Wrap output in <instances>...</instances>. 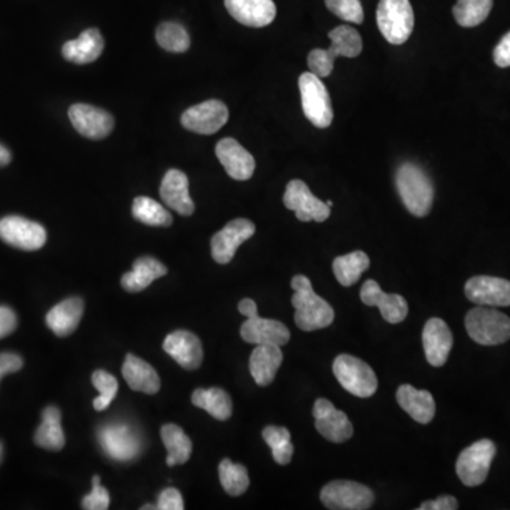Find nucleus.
I'll list each match as a JSON object with an SVG mask.
<instances>
[{
    "instance_id": "nucleus-31",
    "label": "nucleus",
    "mask_w": 510,
    "mask_h": 510,
    "mask_svg": "<svg viewBox=\"0 0 510 510\" xmlns=\"http://www.w3.org/2000/svg\"><path fill=\"white\" fill-rule=\"evenodd\" d=\"M34 442L49 451L64 448L65 437L62 428V413L57 407H47L43 411L42 424L34 434Z\"/></svg>"
},
{
    "instance_id": "nucleus-44",
    "label": "nucleus",
    "mask_w": 510,
    "mask_h": 510,
    "mask_svg": "<svg viewBox=\"0 0 510 510\" xmlns=\"http://www.w3.org/2000/svg\"><path fill=\"white\" fill-rule=\"evenodd\" d=\"M24 368V359L19 354L5 351L0 353V380L5 374L16 373Z\"/></svg>"
},
{
    "instance_id": "nucleus-29",
    "label": "nucleus",
    "mask_w": 510,
    "mask_h": 510,
    "mask_svg": "<svg viewBox=\"0 0 510 510\" xmlns=\"http://www.w3.org/2000/svg\"><path fill=\"white\" fill-rule=\"evenodd\" d=\"M122 374L132 390L147 394H157L160 390V379L157 370L134 354H128L125 359Z\"/></svg>"
},
{
    "instance_id": "nucleus-45",
    "label": "nucleus",
    "mask_w": 510,
    "mask_h": 510,
    "mask_svg": "<svg viewBox=\"0 0 510 510\" xmlns=\"http://www.w3.org/2000/svg\"><path fill=\"white\" fill-rule=\"evenodd\" d=\"M17 326V316L9 306H0V339L14 333Z\"/></svg>"
},
{
    "instance_id": "nucleus-43",
    "label": "nucleus",
    "mask_w": 510,
    "mask_h": 510,
    "mask_svg": "<svg viewBox=\"0 0 510 510\" xmlns=\"http://www.w3.org/2000/svg\"><path fill=\"white\" fill-rule=\"evenodd\" d=\"M158 509L159 510H183L182 494L175 487H168L160 494L159 501H158Z\"/></svg>"
},
{
    "instance_id": "nucleus-20",
    "label": "nucleus",
    "mask_w": 510,
    "mask_h": 510,
    "mask_svg": "<svg viewBox=\"0 0 510 510\" xmlns=\"http://www.w3.org/2000/svg\"><path fill=\"white\" fill-rule=\"evenodd\" d=\"M454 345L451 329L442 319L431 318L427 321L423 331V346L427 361L434 368H441L448 361L449 351Z\"/></svg>"
},
{
    "instance_id": "nucleus-47",
    "label": "nucleus",
    "mask_w": 510,
    "mask_h": 510,
    "mask_svg": "<svg viewBox=\"0 0 510 510\" xmlns=\"http://www.w3.org/2000/svg\"><path fill=\"white\" fill-rule=\"evenodd\" d=\"M419 510H456L458 509V501L456 497L449 496H439L436 501L424 502V504L419 505L417 507Z\"/></svg>"
},
{
    "instance_id": "nucleus-19",
    "label": "nucleus",
    "mask_w": 510,
    "mask_h": 510,
    "mask_svg": "<svg viewBox=\"0 0 510 510\" xmlns=\"http://www.w3.org/2000/svg\"><path fill=\"white\" fill-rule=\"evenodd\" d=\"M361 299L364 305L377 306L381 316L389 323H400L409 315L406 299L399 293H386L374 280L366 281L361 286Z\"/></svg>"
},
{
    "instance_id": "nucleus-32",
    "label": "nucleus",
    "mask_w": 510,
    "mask_h": 510,
    "mask_svg": "<svg viewBox=\"0 0 510 510\" xmlns=\"http://www.w3.org/2000/svg\"><path fill=\"white\" fill-rule=\"evenodd\" d=\"M163 444L168 449V458L166 464L169 467L182 465L188 462L192 456V441L186 436L185 431L176 424H166L160 429Z\"/></svg>"
},
{
    "instance_id": "nucleus-3",
    "label": "nucleus",
    "mask_w": 510,
    "mask_h": 510,
    "mask_svg": "<svg viewBox=\"0 0 510 510\" xmlns=\"http://www.w3.org/2000/svg\"><path fill=\"white\" fill-rule=\"evenodd\" d=\"M396 185L407 210L417 217H426L434 200V188L426 172L413 163H404L397 170Z\"/></svg>"
},
{
    "instance_id": "nucleus-15",
    "label": "nucleus",
    "mask_w": 510,
    "mask_h": 510,
    "mask_svg": "<svg viewBox=\"0 0 510 510\" xmlns=\"http://www.w3.org/2000/svg\"><path fill=\"white\" fill-rule=\"evenodd\" d=\"M313 417H315L316 429L328 441L342 444L353 436L351 419L326 399H318L315 401Z\"/></svg>"
},
{
    "instance_id": "nucleus-40",
    "label": "nucleus",
    "mask_w": 510,
    "mask_h": 510,
    "mask_svg": "<svg viewBox=\"0 0 510 510\" xmlns=\"http://www.w3.org/2000/svg\"><path fill=\"white\" fill-rule=\"evenodd\" d=\"M92 384L100 396L94 399V409L104 411L111 406L118 391V381L112 374L105 370H97L92 374Z\"/></svg>"
},
{
    "instance_id": "nucleus-33",
    "label": "nucleus",
    "mask_w": 510,
    "mask_h": 510,
    "mask_svg": "<svg viewBox=\"0 0 510 510\" xmlns=\"http://www.w3.org/2000/svg\"><path fill=\"white\" fill-rule=\"evenodd\" d=\"M192 403L198 409L207 411L210 416L218 421H226L233 414V403L230 396L225 390L213 387V389H197L193 393Z\"/></svg>"
},
{
    "instance_id": "nucleus-1",
    "label": "nucleus",
    "mask_w": 510,
    "mask_h": 510,
    "mask_svg": "<svg viewBox=\"0 0 510 510\" xmlns=\"http://www.w3.org/2000/svg\"><path fill=\"white\" fill-rule=\"evenodd\" d=\"M295 308V323L305 332L328 328L335 319V311L325 299L316 295L313 284L305 275H295L291 281Z\"/></svg>"
},
{
    "instance_id": "nucleus-14",
    "label": "nucleus",
    "mask_w": 510,
    "mask_h": 510,
    "mask_svg": "<svg viewBox=\"0 0 510 510\" xmlns=\"http://www.w3.org/2000/svg\"><path fill=\"white\" fill-rule=\"evenodd\" d=\"M75 130L88 140H104L114 130V118L107 111L88 104H74L69 110Z\"/></svg>"
},
{
    "instance_id": "nucleus-48",
    "label": "nucleus",
    "mask_w": 510,
    "mask_h": 510,
    "mask_svg": "<svg viewBox=\"0 0 510 510\" xmlns=\"http://www.w3.org/2000/svg\"><path fill=\"white\" fill-rule=\"evenodd\" d=\"M238 311L241 315L251 316L254 313H258L257 303H254L253 299L245 298L238 303Z\"/></svg>"
},
{
    "instance_id": "nucleus-13",
    "label": "nucleus",
    "mask_w": 510,
    "mask_h": 510,
    "mask_svg": "<svg viewBox=\"0 0 510 510\" xmlns=\"http://www.w3.org/2000/svg\"><path fill=\"white\" fill-rule=\"evenodd\" d=\"M227 105L218 100H208L183 112L182 125L196 134L213 135L227 124Z\"/></svg>"
},
{
    "instance_id": "nucleus-37",
    "label": "nucleus",
    "mask_w": 510,
    "mask_h": 510,
    "mask_svg": "<svg viewBox=\"0 0 510 510\" xmlns=\"http://www.w3.org/2000/svg\"><path fill=\"white\" fill-rule=\"evenodd\" d=\"M218 475H220L221 486L231 496H240L250 486L247 468L244 465L231 462L228 458L221 461Z\"/></svg>"
},
{
    "instance_id": "nucleus-18",
    "label": "nucleus",
    "mask_w": 510,
    "mask_h": 510,
    "mask_svg": "<svg viewBox=\"0 0 510 510\" xmlns=\"http://www.w3.org/2000/svg\"><path fill=\"white\" fill-rule=\"evenodd\" d=\"M241 338L251 345L284 346L290 342L291 332L280 321L261 318L258 313L248 316L241 326Z\"/></svg>"
},
{
    "instance_id": "nucleus-35",
    "label": "nucleus",
    "mask_w": 510,
    "mask_h": 510,
    "mask_svg": "<svg viewBox=\"0 0 510 510\" xmlns=\"http://www.w3.org/2000/svg\"><path fill=\"white\" fill-rule=\"evenodd\" d=\"M132 215L138 221L147 226H159V227H169L172 225V216L163 207L160 203L147 196H140L135 198L132 205Z\"/></svg>"
},
{
    "instance_id": "nucleus-25",
    "label": "nucleus",
    "mask_w": 510,
    "mask_h": 510,
    "mask_svg": "<svg viewBox=\"0 0 510 510\" xmlns=\"http://www.w3.org/2000/svg\"><path fill=\"white\" fill-rule=\"evenodd\" d=\"M397 403L419 424L431 423L436 416V401L427 390H417L416 387L403 384L397 390Z\"/></svg>"
},
{
    "instance_id": "nucleus-23",
    "label": "nucleus",
    "mask_w": 510,
    "mask_h": 510,
    "mask_svg": "<svg viewBox=\"0 0 510 510\" xmlns=\"http://www.w3.org/2000/svg\"><path fill=\"white\" fill-rule=\"evenodd\" d=\"M225 5L228 14L244 26L265 27L276 16L273 0H225Z\"/></svg>"
},
{
    "instance_id": "nucleus-7",
    "label": "nucleus",
    "mask_w": 510,
    "mask_h": 510,
    "mask_svg": "<svg viewBox=\"0 0 510 510\" xmlns=\"http://www.w3.org/2000/svg\"><path fill=\"white\" fill-rule=\"evenodd\" d=\"M299 91L303 98V110L316 128H328L333 120L331 97L325 84L313 72L299 77Z\"/></svg>"
},
{
    "instance_id": "nucleus-17",
    "label": "nucleus",
    "mask_w": 510,
    "mask_h": 510,
    "mask_svg": "<svg viewBox=\"0 0 510 510\" xmlns=\"http://www.w3.org/2000/svg\"><path fill=\"white\" fill-rule=\"evenodd\" d=\"M465 295L481 306H510V281L496 276H474L465 284Z\"/></svg>"
},
{
    "instance_id": "nucleus-9",
    "label": "nucleus",
    "mask_w": 510,
    "mask_h": 510,
    "mask_svg": "<svg viewBox=\"0 0 510 510\" xmlns=\"http://www.w3.org/2000/svg\"><path fill=\"white\" fill-rule=\"evenodd\" d=\"M98 442L110 458L118 462L134 461L142 451V441L132 427L111 423L98 429Z\"/></svg>"
},
{
    "instance_id": "nucleus-12",
    "label": "nucleus",
    "mask_w": 510,
    "mask_h": 510,
    "mask_svg": "<svg viewBox=\"0 0 510 510\" xmlns=\"http://www.w3.org/2000/svg\"><path fill=\"white\" fill-rule=\"evenodd\" d=\"M284 205L295 212L296 218L303 223L318 221L323 223L331 216V207L319 200L303 180H291L284 195Z\"/></svg>"
},
{
    "instance_id": "nucleus-24",
    "label": "nucleus",
    "mask_w": 510,
    "mask_h": 510,
    "mask_svg": "<svg viewBox=\"0 0 510 510\" xmlns=\"http://www.w3.org/2000/svg\"><path fill=\"white\" fill-rule=\"evenodd\" d=\"M160 197L166 206L182 216H192L195 213L190 193H188V176L182 170L170 169L166 172L160 185Z\"/></svg>"
},
{
    "instance_id": "nucleus-2",
    "label": "nucleus",
    "mask_w": 510,
    "mask_h": 510,
    "mask_svg": "<svg viewBox=\"0 0 510 510\" xmlns=\"http://www.w3.org/2000/svg\"><path fill=\"white\" fill-rule=\"evenodd\" d=\"M332 46L328 50L315 49L309 53L308 65L319 79L329 77L333 72L336 57L353 59L363 50V42L358 30L351 26H339L329 33Z\"/></svg>"
},
{
    "instance_id": "nucleus-46",
    "label": "nucleus",
    "mask_w": 510,
    "mask_h": 510,
    "mask_svg": "<svg viewBox=\"0 0 510 510\" xmlns=\"http://www.w3.org/2000/svg\"><path fill=\"white\" fill-rule=\"evenodd\" d=\"M494 60L497 67H502V69L510 67V32L505 34L504 39L495 49Z\"/></svg>"
},
{
    "instance_id": "nucleus-42",
    "label": "nucleus",
    "mask_w": 510,
    "mask_h": 510,
    "mask_svg": "<svg viewBox=\"0 0 510 510\" xmlns=\"http://www.w3.org/2000/svg\"><path fill=\"white\" fill-rule=\"evenodd\" d=\"M111 497L107 489L101 485V478L95 475L92 478V491L82 499V507L87 510H107Z\"/></svg>"
},
{
    "instance_id": "nucleus-8",
    "label": "nucleus",
    "mask_w": 510,
    "mask_h": 510,
    "mask_svg": "<svg viewBox=\"0 0 510 510\" xmlns=\"http://www.w3.org/2000/svg\"><path fill=\"white\" fill-rule=\"evenodd\" d=\"M496 446L491 439H481L465 448L457 461V474L467 486H478L486 481Z\"/></svg>"
},
{
    "instance_id": "nucleus-16",
    "label": "nucleus",
    "mask_w": 510,
    "mask_h": 510,
    "mask_svg": "<svg viewBox=\"0 0 510 510\" xmlns=\"http://www.w3.org/2000/svg\"><path fill=\"white\" fill-rule=\"evenodd\" d=\"M255 226L247 218H236L212 238L213 260L218 264H228L235 258L238 247L244 241L253 237Z\"/></svg>"
},
{
    "instance_id": "nucleus-38",
    "label": "nucleus",
    "mask_w": 510,
    "mask_h": 510,
    "mask_svg": "<svg viewBox=\"0 0 510 510\" xmlns=\"http://www.w3.org/2000/svg\"><path fill=\"white\" fill-rule=\"evenodd\" d=\"M263 438L265 439L271 451H273L276 464H290L293 456V446L288 429L284 428V427H265L263 431Z\"/></svg>"
},
{
    "instance_id": "nucleus-41",
    "label": "nucleus",
    "mask_w": 510,
    "mask_h": 510,
    "mask_svg": "<svg viewBox=\"0 0 510 510\" xmlns=\"http://www.w3.org/2000/svg\"><path fill=\"white\" fill-rule=\"evenodd\" d=\"M326 7L339 19L349 24H363L364 14L361 0H325Z\"/></svg>"
},
{
    "instance_id": "nucleus-5",
    "label": "nucleus",
    "mask_w": 510,
    "mask_h": 510,
    "mask_svg": "<svg viewBox=\"0 0 510 510\" xmlns=\"http://www.w3.org/2000/svg\"><path fill=\"white\" fill-rule=\"evenodd\" d=\"M377 26L391 44L400 46L406 43L414 29V12L409 0H380Z\"/></svg>"
},
{
    "instance_id": "nucleus-21",
    "label": "nucleus",
    "mask_w": 510,
    "mask_h": 510,
    "mask_svg": "<svg viewBox=\"0 0 510 510\" xmlns=\"http://www.w3.org/2000/svg\"><path fill=\"white\" fill-rule=\"evenodd\" d=\"M163 349L173 361L188 369L195 370L203 361V345L200 339L188 331H176L166 336Z\"/></svg>"
},
{
    "instance_id": "nucleus-39",
    "label": "nucleus",
    "mask_w": 510,
    "mask_h": 510,
    "mask_svg": "<svg viewBox=\"0 0 510 510\" xmlns=\"http://www.w3.org/2000/svg\"><path fill=\"white\" fill-rule=\"evenodd\" d=\"M157 42L162 49L170 53H185L190 47L188 30L175 22H165L158 26Z\"/></svg>"
},
{
    "instance_id": "nucleus-36",
    "label": "nucleus",
    "mask_w": 510,
    "mask_h": 510,
    "mask_svg": "<svg viewBox=\"0 0 510 510\" xmlns=\"http://www.w3.org/2000/svg\"><path fill=\"white\" fill-rule=\"evenodd\" d=\"M492 6L494 0H458L454 6V17L459 26H479L491 14Z\"/></svg>"
},
{
    "instance_id": "nucleus-49",
    "label": "nucleus",
    "mask_w": 510,
    "mask_h": 510,
    "mask_svg": "<svg viewBox=\"0 0 510 510\" xmlns=\"http://www.w3.org/2000/svg\"><path fill=\"white\" fill-rule=\"evenodd\" d=\"M10 160H12L10 150L0 143V168H5V166L9 165Z\"/></svg>"
},
{
    "instance_id": "nucleus-11",
    "label": "nucleus",
    "mask_w": 510,
    "mask_h": 510,
    "mask_svg": "<svg viewBox=\"0 0 510 510\" xmlns=\"http://www.w3.org/2000/svg\"><path fill=\"white\" fill-rule=\"evenodd\" d=\"M0 238L19 250L36 251L46 244L47 233L36 221L7 216L0 220Z\"/></svg>"
},
{
    "instance_id": "nucleus-4",
    "label": "nucleus",
    "mask_w": 510,
    "mask_h": 510,
    "mask_svg": "<svg viewBox=\"0 0 510 510\" xmlns=\"http://www.w3.org/2000/svg\"><path fill=\"white\" fill-rule=\"evenodd\" d=\"M465 328L472 341L482 346L502 345L510 339V318L496 309L479 305L469 311Z\"/></svg>"
},
{
    "instance_id": "nucleus-10",
    "label": "nucleus",
    "mask_w": 510,
    "mask_h": 510,
    "mask_svg": "<svg viewBox=\"0 0 510 510\" xmlns=\"http://www.w3.org/2000/svg\"><path fill=\"white\" fill-rule=\"evenodd\" d=\"M321 501L332 510H366L373 505L370 487L354 481H333L323 486Z\"/></svg>"
},
{
    "instance_id": "nucleus-51",
    "label": "nucleus",
    "mask_w": 510,
    "mask_h": 510,
    "mask_svg": "<svg viewBox=\"0 0 510 510\" xmlns=\"http://www.w3.org/2000/svg\"><path fill=\"white\" fill-rule=\"evenodd\" d=\"M326 205H328L329 207H332V206H333V202H331V200H328V202H326Z\"/></svg>"
},
{
    "instance_id": "nucleus-30",
    "label": "nucleus",
    "mask_w": 510,
    "mask_h": 510,
    "mask_svg": "<svg viewBox=\"0 0 510 510\" xmlns=\"http://www.w3.org/2000/svg\"><path fill=\"white\" fill-rule=\"evenodd\" d=\"M168 274V268L152 257H140L134 263V270L124 274L120 284L128 293H140L160 276Z\"/></svg>"
},
{
    "instance_id": "nucleus-34",
    "label": "nucleus",
    "mask_w": 510,
    "mask_h": 510,
    "mask_svg": "<svg viewBox=\"0 0 510 510\" xmlns=\"http://www.w3.org/2000/svg\"><path fill=\"white\" fill-rule=\"evenodd\" d=\"M369 267H370V258L363 251H353L333 261L336 280L343 286L354 285Z\"/></svg>"
},
{
    "instance_id": "nucleus-50",
    "label": "nucleus",
    "mask_w": 510,
    "mask_h": 510,
    "mask_svg": "<svg viewBox=\"0 0 510 510\" xmlns=\"http://www.w3.org/2000/svg\"><path fill=\"white\" fill-rule=\"evenodd\" d=\"M2 456H4V446L0 444V461H2Z\"/></svg>"
},
{
    "instance_id": "nucleus-27",
    "label": "nucleus",
    "mask_w": 510,
    "mask_h": 510,
    "mask_svg": "<svg viewBox=\"0 0 510 510\" xmlns=\"http://www.w3.org/2000/svg\"><path fill=\"white\" fill-rule=\"evenodd\" d=\"M84 313V303L80 298H69L50 309L46 316V323L55 335L70 336L79 328Z\"/></svg>"
},
{
    "instance_id": "nucleus-6",
    "label": "nucleus",
    "mask_w": 510,
    "mask_h": 510,
    "mask_svg": "<svg viewBox=\"0 0 510 510\" xmlns=\"http://www.w3.org/2000/svg\"><path fill=\"white\" fill-rule=\"evenodd\" d=\"M333 373L341 386L353 396L368 399L377 390V377L366 361L351 354H341L333 361Z\"/></svg>"
},
{
    "instance_id": "nucleus-26",
    "label": "nucleus",
    "mask_w": 510,
    "mask_h": 510,
    "mask_svg": "<svg viewBox=\"0 0 510 510\" xmlns=\"http://www.w3.org/2000/svg\"><path fill=\"white\" fill-rule=\"evenodd\" d=\"M104 52V39L98 29H87L79 39L70 40L63 46V57L74 64H90Z\"/></svg>"
},
{
    "instance_id": "nucleus-28",
    "label": "nucleus",
    "mask_w": 510,
    "mask_h": 510,
    "mask_svg": "<svg viewBox=\"0 0 510 510\" xmlns=\"http://www.w3.org/2000/svg\"><path fill=\"white\" fill-rule=\"evenodd\" d=\"M281 346L257 345L250 358V373L258 386H268L283 364Z\"/></svg>"
},
{
    "instance_id": "nucleus-22",
    "label": "nucleus",
    "mask_w": 510,
    "mask_h": 510,
    "mask_svg": "<svg viewBox=\"0 0 510 510\" xmlns=\"http://www.w3.org/2000/svg\"><path fill=\"white\" fill-rule=\"evenodd\" d=\"M216 155L226 172L236 180H248L255 170V160L247 149H244L237 140L225 138L217 143Z\"/></svg>"
}]
</instances>
